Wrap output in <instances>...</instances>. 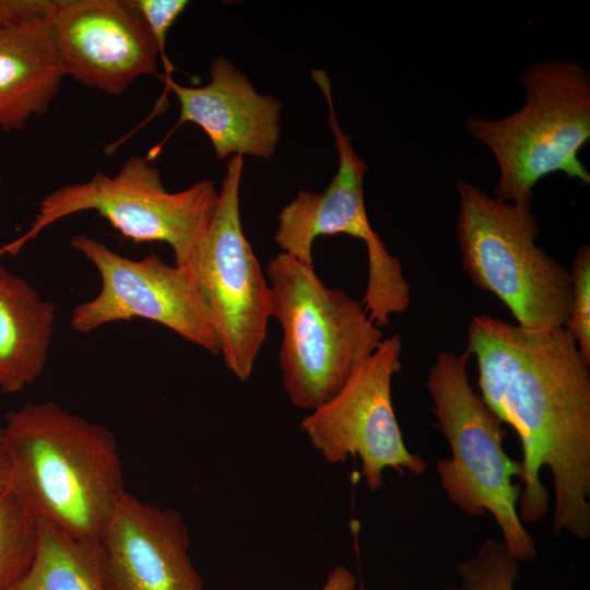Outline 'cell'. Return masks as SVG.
Listing matches in <instances>:
<instances>
[{"mask_svg": "<svg viewBox=\"0 0 590 590\" xmlns=\"http://www.w3.org/2000/svg\"><path fill=\"white\" fill-rule=\"evenodd\" d=\"M357 588L354 574L343 566H337L328 575L321 590H357Z\"/></svg>", "mask_w": 590, "mask_h": 590, "instance_id": "obj_22", "label": "cell"}, {"mask_svg": "<svg viewBox=\"0 0 590 590\" xmlns=\"http://www.w3.org/2000/svg\"><path fill=\"white\" fill-rule=\"evenodd\" d=\"M271 315L282 328L279 364L291 402L316 410L332 399L384 340L363 304L328 287L314 263L280 252L267 267Z\"/></svg>", "mask_w": 590, "mask_h": 590, "instance_id": "obj_3", "label": "cell"}, {"mask_svg": "<svg viewBox=\"0 0 590 590\" xmlns=\"http://www.w3.org/2000/svg\"><path fill=\"white\" fill-rule=\"evenodd\" d=\"M311 78L328 104V121L339 166L323 191L299 190L296 198L280 211L274 240L282 252L314 263L312 246L319 236L345 234L361 239L368 258L367 285L362 304L371 321L381 328L390 322L392 315L409 308L410 285L399 258L389 253L368 221L363 193L367 165L355 153L350 135L339 126L330 80L323 70H314Z\"/></svg>", "mask_w": 590, "mask_h": 590, "instance_id": "obj_8", "label": "cell"}, {"mask_svg": "<svg viewBox=\"0 0 590 590\" xmlns=\"http://www.w3.org/2000/svg\"><path fill=\"white\" fill-rule=\"evenodd\" d=\"M9 590H107L101 543L38 520L33 563Z\"/></svg>", "mask_w": 590, "mask_h": 590, "instance_id": "obj_17", "label": "cell"}, {"mask_svg": "<svg viewBox=\"0 0 590 590\" xmlns=\"http://www.w3.org/2000/svg\"><path fill=\"white\" fill-rule=\"evenodd\" d=\"M211 81L200 87L165 81L179 103L177 128L198 125L210 139L215 155H250L269 160L280 137V102L259 94L247 76L224 57L210 66Z\"/></svg>", "mask_w": 590, "mask_h": 590, "instance_id": "obj_14", "label": "cell"}, {"mask_svg": "<svg viewBox=\"0 0 590 590\" xmlns=\"http://www.w3.org/2000/svg\"><path fill=\"white\" fill-rule=\"evenodd\" d=\"M2 429L14 494L37 520L99 542L127 492L113 433L54 402L24 404Z\"/></svg>", "mask_w": 590, "mask_h": 590, "instance_id": "obj_2", "label": "cell"}, {"mask_svg": "<svg viewBox=\"0 0 590 590\" xmlns=\"http://www.w3.org/2000/svg\"><path fill=\"white\" fill-rule=\"evenodd\" d=\"M219 191L202 179L169 192L148 158L131 156L115 176L95 173L81 184L57 188L39 202L31 227L0 247V258L15 255L52 223L83 211H95L134 243H166L175 264L188 269L213 216Z\"/></svg>", "mask_w": 590, "mask_h": 590, "instance_id": "obj_7", "label": "cell"}, {"mask_svg": "<svg viewBox=\"0 0 590 590\" xmlns=\"http://www.w3.org/2000/svg\"><path fill=\"white\" fill-rule=\"evenodd\" d=\"M48 0H7L0 25V129L49 110L64 74L47 24Z\"/></svg>", "mask_w": 590, "mask_h": 590, "instance_id": "obj_15", "label": "cell"}, {"mask_svg": "<svg viewBox=\"0 0 590 590\" xmlns=\"http://www.w3.org/2000/svg\"><path fill=\"white\" fill-rule=\"evenodd\" d=\"M140 12L157 46L165 68V81L172 78V63L165 54L167 33L177 17L188 7L187 0H131Z\"/></svg>", "mask_w": 590, "mask_h": 590, "instance_id": "obj_21", "label": "cell"}, {"mask_svg": "<svg viewBox=\"0 0 590 590\" xmlns=\"http://www.w3.org/2000/svg\"><path fill=\"white\" fill-rule=\"evenodd\" d=\"M521 84L526 101L515 114L498 120H465L469 134L496 158L495 198L532 204L534 186L554 173L589 185L590 174L579 158L590 139L588 70L574 60L536 62L526 67Z\"/></svg>", "mask_w": 590, "mask_h": 590, "instance_id": "obj_5", "label": "cell"}, {"mask_svg": "<svg viewBox=\"0 0 590 590\" xmlns=\"http://www.w3.org/2000/svg\"><path fill=\"white\" fill-rule=\"evenodd\" d=\"M573 303L565 328L576 341L583 358L590 364V246H581L570 271Z\"/></svg>", "mask_w": 590, "mask_h": 590, "instance_id": "obj_20", "label": "cell"}, {"mask_svg": "<svg viewBox=\"0 0 590 590\" xmlns=\"http://www.w3.org/2000/svg\"><path fill=\"white\" fill-rule=\"evenodd\" d=\"M3 21H4V10L2 5V0H0V25L3 23Z\"/></svg>", "mask_w": 590, "mask_h": 590, "instance_id": "obj_24", "label": "cell"}, {"mask_svg": "<svg viewBox=\"0 0 590 590\" xmlns=\"http://www.w3.org/2000/svg\"><path fill=\"white\" fill-rule=\"evenodd\" d=\"M55 305L9 272L0 281V390L21 391L43 371L51 341Z\"/></svg>", "mask_w": 590, "mask_h": 590, "instance_id": "obj_16", "label": "cell"}, {"mask_svg": "<svg viewBox=\"0 0 590 590\" xmlns=\"http://www.w3.org/2000/svg\"><path fill=\"white\" fill-rule=\"evenodd\" d=\"M357 590H366L363 586L358 587Z\"/></svg>", "mask_w": 590, "mask_h": 590, "instance_id": "obj_26", "label": "cell"}, {"mask_svg": "<svg viewBox=\"0 0 590 590\" xmlns=\"http://www.w3.org/2000/svg\"><path fill=\"white\" fill-rule=\"evenodd\" d=\"M46 19L66 75L109 95L157 73V46L131 0H48Z\"/></svg>", "mask_w": 590, "mask_h": 590, "instance_id": "obj_12", "label": "cell"}, {"mask_svg": "<svg viewBox=\"0 0 590 590\" xmlns=\"http://www.w3.org/2000/svg\"><path fill=\"white\" fill-rule=\"evenodd\" d=\"M107 590H204L177 511L125 493L99 541Z\"/></svg>", "mask_w": 590, "mask_h": 590, "instance_id": "obj_13", "label": "cell"}, {"mask_svg": "<svg viewBox=\"0 0 590 590\" xmlns=\"http://www.w3.org/2000/svg\"><path fill=\"white\" fill-rule=\"evenodd\" d=\"M8 271L0 264V281L5 276Z\"/></svg>", "mask_w": 590, "mask_h": 590, "instance_id": "obj_25", "label": "cell"}, {"mask_svg": "<svg viewBox=\"0 0 590 590\" xmlns=\"http://www.w3.org/2000/svg\"><path fill=\"white\" fill-rule=\"evenodd\" d=\"M401 352L399 334L384 338L341 390L300 422L311 446L328 463L357 455L370 491L384 486L387 468L401 475L404 471L420 475L427 467L406 448L392 405L391 382L402 367Z\"/></svg>", "mask_w": 590, "mask_h": 590, "instance_id": "obj_10", "label": "cell"}, {"mask_svg": "<svg viewBox=\"0 0 590 590\" xmlns=\"http://www.w3.org/2000/svg\"><path fill=\"white\" fill-rule=\"evenodd\" d=\"M456 570L459 583L444 590H514L520 576V562L503 542L487 539L476 555L460 563Z\"/></svg>", "mask_w": 590, "mask_h": 590, "instance_id": "obj_19", "label": "cell"}, {"mask_svg": "<svg viewBox=\"0 0 590 590\" xmlns=\"http://www.w3.org/2000/svg\"><path fill=\"white\" fill-rule=\"evenodd\" d=\"M71 246L97 270L102 287L74 307L71 327L88 333L107 323L142 318L165 326L185 340L220 355L219 342L191 272L155 255L126 258L87 235Z\"/></svg>", "mask_w": 590, "mask_h": 590, "instance_id": "obj_11", "label": "cell"}, {"mask_svg": "<svg viewBox=\"0 0 590 590\" xmlns=\"http://www.w3.org/2000/svg\"><path fill=\"white\" fill-rule=\"evenodd\" d=\"M0 181H1V177H0Z\"/></svg>", "mask_w": 590, "mask_h": 590, "instance_id": "obj_27", "label": "cell"}, {"mask_svg": "<svg viewBox=\"0 0 590 590\" xmlns=\"http://www.w3.org/2000/svg\"><path fill=\"white\" fill-rule=\"evenodd\" d=\"M10 464L2 427H0V488L9 487Z\"/></svg>", "mask_w": 590, "mask_h": 590, "instance_id": "obj_23", "label": "cell"}, {"mask_svg": "<svg viewBox=\"0 0 590 590\" xmlns=\"http://www.w3.org/2000/svg\"><path fill=\"white\" fill-rule=\"evenodd\" d=\"M467 354L476 359L481 398L517 433L522 448V523L550 509L541 480L553 479L555 533L590 536V364L564 327L530 330L474 315Z\"/></svg>", "mask_w": 590, "mask_h": 590, "instance_id": "obj_1", "label": "cell"}, {"mask_svg": "<svg viewBox=\"0 0 590 590\" xmlns=\"http://www.w3.org/2000/svg\"><path fill=\"white\" fill-rule=\"evenodd\" d=\"M38 520L10 487L0 488V590L30 569L37 547Z\"/></svg>", "mask_w": 590, "mask_h": 590, "instance_id": "obj_18", "label": "cell"}, {"mask_svg": "<svg viewBox=\"0 0 590 590\" xmlns=\"http://www.w3.org/2000/svg\"><path fill=\"white\" fill-rule=\"evenodd\" d=\"M243 168V156L234 155L206 233L188 268L216 334L220 355L240 381L252 374L272 318L269 283L240 221Z\"/></svg>", "mask_w": 590, "mask_h": 590, "instance_id": "obj_9", "label": "cell"}, {"mask_svg": "<svg viewBox=\"0 0 590 590\" xmlns=\"http://www.w3.org/2000/svg\"><path fill=\"white\" fill-rule=\"evenodd\" d=\"M468 357L439 352L425 382L437 427L451 451L450 458L436 463L440 485L465 515L489 512L509 554L519 562L532 560L536 547L519 518L521 485L514 482L522 476V463L505 452L504 423L470 385Z\"/></svg>", "mask_w": 590, "mask_h": 590, "instance_id": "obj_4", "label": "cell"}, {"mask_svg": "<svg viewBox=\"0 0 590 590\" xmlns=\"http://www.w3.org/2000/svg\"><path fill=\"white\" fill-rule=\"evenodd\" d=\"M456 189L458 244L470 279L499 298L516 324L564 328L573 303L570 271L536 246L531 204L500 201L464 180Z\"/></svg>", "mask_w": 590, "mask_h": 590, "instance_id": "obj_6", "label": "cell"}]
</instances>
